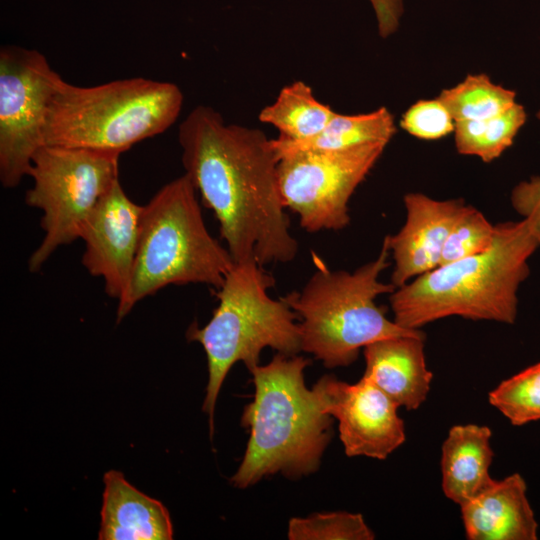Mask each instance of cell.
I'll list each match as a JSON object with an SVG mask.
<instances>
[{"mask_svg":"<svg viewBox=\"0 0 540 540\" xmlns=\"http://www.w3.org/2000/svg\"><path fill=\"white\" fill-rule=\"evenodd\" d=\"M178 140L185 174L214 213L234 263L292 261L298 243L290 233L271 139L199 105L179 125Z\"/></svg>","mask_w":540,"mask_h":540,"instance_id":"1","label":"cell"},{"mask_svg":"<svg viewBox=\"0 0 540 540\" xmlns=\"http://www.w3.org/2000/svg\"><path fill=\"white\" fill-rule=\"evenodd\" d=\"M495 230L488 250L437 266L396 288L389 298L393 320L407 329L451 316L514 323L519 286L540 247V227L527 216L498 223Z\"/></svg>","mask_w":540,"mask_h":540,"instance_id":"2","label":"cell"},{"mask_svg":"<svg viewBox=\"0 0 540 540\" xmlns=\"http://www.w3.org/2000/svg\"><path fill=\"white\" fill-rule=\"evenodd\" d=\"M309 364L304 357L278 353L268 364L249 370L255 394L243 410L241 424L250 437L230 478L235 487L247 488L276 473L297 478L318 469L331 436V416L305 385Z\"/></svg>","mask_w":540,"mask_h":540,"instance_id":"3","label":"cell"},{"mask_svg":"<svg viewBox=\"0 0 540 540\" xmlns=\"http://www.w3.org/2000/svg\"><path fill=\"white\" fill-rule=\"evenodd\" d=\"M390 255L384 239L378 256L353 272L331 270L314 257L316 271L308 282L282 297L301 320V351L327 368L346 367L375 341L422 332L401 327L376 304L378 296L396 289L379 279Z\"/></svg>","mask_w":540,"mask_h":540,"instance_id":"4","label":"cell"},{"mask_svg":"<svg viewBox=\"0 0 540 540\" xmlns=\"http://www.w3.org/2000/svg\"><path fill=\"white\" fill-rule=\"evenodd\" d=\"M234 261L208 231L197 191L184 174L143 205L140 235L128 289L117 322L138 303L169 285L201 283L220 288Z\"/></svg>","mask_w":540,"mask_h":540,"instance_id":"5","label":"cell"},{"mask_svg":"<svg viewBox=\"0 0 540 540\" xmlns=\"http://www.w3.org/2000/svg\"><path fill=\"white\" fill-rule=\"evenodd\" d=\"M254 261L234 263L223 284L216 289L218 306L209 322H196L186 332L187 340L202 345L208 365V383L203 411L214 431V410L222 384L236 362L250 370L259 365L261 351L270 347L293 356L301 351L299 323L287 302L272 299V275Z\"/></svg>","mask_w":540,"mask_h":540,"instance_id":"6","label":"cell"},{"mask_svg":"<svg viewBox=\"0 0 540 540\" xmlns=\"http://www.w3.org/2000/svg\"><path fill=\"white\" fill-rule=\"evenodd\" d=\"M180 88L143 77L81 87L61 78L51 98L45 144L121 153L165 132L179 117Z\"/></svg>","mask_w":540,"mask_h":540,"instance_id":"7","label":"cell"},{"mask_svg":"<svg viewBox=\"0 0 540 540\" xmlns=\"http://www.w3.org/2000/svg\"><path fill=\"white\" fill-rule=\"evenodd\" d=\"M120 154L45 144L32 158L26 192L28 206L42 211L44 236L28 260L39 271L63 245L79 239L82 224L103 195L118 180Z\"/></svg>","mask_w":540,"mask_h":540,"instance_id":"8","label":"cell"},{"mask_svg":"<svg viewBox=\"0 0 540 540\" xmlns=\"http://www.w3.org/2000/svg\"><path fill=\"white\" fill-rule=\"evenodd\" d=\"M387 144L332 151H296L278 158L284 206L308 232L341 230L350 222L348 203Z\"/></svg>","mask_w":540,"mask_h":540,"instance_id":"9","label":"cell"},{"mask_svg":"<svg viewBox=\"0 0 540 540\" xmlns=\"http://www.w3.org/2000/svg\"><path fill=\"white\" fill-rule=\"evenodd\" d=\"M44 54L5 45L0 49V181L14 188L28 176L32 158L45 145L44 130L61 79Z\"/></svg>","mask_w":540,"mask_h":540,"instance_id":"10","label":"cell"},{"mask_svg":"<svg viewBox=\"0 0 540 540\" xmlns=\"http://www.w3.org/2000/svg\"><path fill=\"white\" fill-rule=\"evenodd\" d=\"M312 390L321 409L338 420L347 456L383 460L405 442L400 407L367 378L348 384L324 375Z\"/></svg>","mask_w":540,"mask_h":540,"instance_id":"11","label":"cell"},{"mask_svg":"<svg viewBox=\"0 0 540 540\" xmlns=\"http://www.w3.org/2000/svg\"><path fill=\"white\" fill-rule=\"evenodd\" d=\"M143 205L132 201L119 179L98 201L79 232L82 265L101 277L105 293L119 302L126 294L138 248Z\"/></svg>","mask_w":540,"mask_h":540,"instance_id":"12","label":"cell"},{"mask_svg":"<svg viewBox=\"0 0 540 540\" xmlns=\"http://www.w3.org/2000/svg\"><path fill=\"white\" fill-rule=\"evenodd\" d=\"M465 205L462 199L436 200L422 193L404 196L405 223L384 238L394 261L391 283L396 288L439 265L449 232Z\"/></svg>","mask_w":540,"mask_h":540,"instance_id":"13","label":"cell"},{"mask_svg":"<svg viewBox=\"0 0 540 540\" xmlns=\"http://www.w3.org/2000/svg\"><path fill=\"white\" fill-rule=\"evenodd\" d=\"M469 540H536L538 523L519 473L493 480L460 506Z\"/></svg>","mask_w":540,"mask_h":540,"instance_id":"14","label":"cell"},{"mask_svg":"<svg viewBox=\"0 0 540 540\" xmlns=\"http://www.w3.org/2000/svg\"><path fill=\"white\" fill-rule=\"evenodd\" d=\"M425 334L381 339L363 348L367 378L399 407L416 410L426 400L433 379L424 351Z\"/></svg>","mask_w":540,"mask_h":540,"instance_id":"15","label":"cell"},{"mask_svg":"<svg viewBox=\"0 0 540 540\" xmlns=\"http://www.w3.org/2000/svg\"><path fill=\"white\" fill-rule=\"evenodd\" d=\"M99 540H171L167 508L130 484L120 471L103 476Z\"/></svg>","mask_w":540,"mask_h":540,"instance_id":"16","label":"cell"},{"mask_svg":"<svg viewBox=\"0 0 540 540\" xmlns=\"http://www.w3.org/2000/svg\"><path fill=\"white\" fill-rule=\"evenodd\" d=\"M488 426L454 425L441 451L442 490L452 502L463 505L494 479L489 469L494 458Z\"/></svg>","mask_w":540,"mask_h":540,"instance_id":"17","label":"cell"},{"mask_svg":"<svg viewBox=\"0 0 540 540\" xmlns=\"http://www.w3.org/2000/svg\"><path fill=\"white\" fill-rule=\"evenodd\" d=\"M396 132L386 107L355 115L336 113L317 135L303 140L271 139L277 158L296 151H332L371 143L388 144Z\"/></svg>","mask_w":540,"mask_h":540,"instance_id":"18","label":"cell"},{"mask_svg":"<svg viewBox=\"0 0 540 540\" xmlns=\"http://www.w3.org/2000/svg\"><path fill=\"white\" fill-rule=\"evenodd\" d=\"M334 114L308 84L298 80L285 85L275 101L260 111L258 119L276 128L280 138L295 141L319 134Z\"/></svg>","mask_w":540,"mask_h":540,"instance_id":"19","label":"cell"},{"mask_svg":"<svg viewBox=\"0 0 540 540\" xmlns=\"http://www.w3.org/2000/svg\"><path fill=\"white\" fill-rule=\"evenodd\" d=\"M526 119L525 108L516 102L505 112L488 119L455 122L456 149L462 155L491 162L513 144Z\"/></svg>","mask_w":540,"mask_h":540,"instance_id":"20","label":"cell"},{"mask_svg":"<svg viewBox=\"0 0 540 540\" xmlns=\"http://www.w3.org/2000/svg\"><path fill=\"white\" fill-rule=\"evenodd\" d=\"M437 98L455 122L488 119L517 102L514 90L494 83L486 74L468 75L457 85L442 90Z\"/></svg>","mask_w":540,"mask_h":540,"instance_id":"21","label":"cell"},{"mask_svg":"<svg viewBox=\"0 0 540 540\" xmlns=\"http://www.w3.org/2000/svg\"><path fill=\"white\" fill-rule=\"evenodd\" d=\"M488 401L514 426L540 420V362L502 381Z\"/></svg>","mask_w":540,"mask_h":540,"instance_id":"22","label":"cell"},{"mask_svg":"<svg viewBox=\"0 0 540 540\" xmlns=\"http://www.w3.org/2000/svg\"><path fill=\"white\" fill-rule=\"evenodd\" d=\"M290 540H372L373 531L359 513L345 511L314 513L292 518L288 524Z\"/></svg>","mask_w":540,"mask_h":540,"instance_id":"23","label":"cell"},{"mask_svg":"<svg viewBox=\"0 0 540 540\" xmlns=\"http://www.w3.org/2000/svg\"><path fill=\"white\" fill-rule=\"evenodd\" d=\"M495 232V225L479 210L465 205L449 232L438 266L488 250L494 242Z\"/></svg>","mask_w":540,"mask_h":540,"instance_id":"24","label":"cell"},{"mask_svg":"<svg viewBox=\"0 0 540 540\" xmlns=\"http://www.w3.org/2000/svg\"><path fill=\"white\" fill-rule=\"evenodd\" d=\"M400 127L418 139L431 141L453 133L455 121L438 98L424 99L404 112Z\"/></svg>","mask_w":540,"mask_h":540,"instance_id":"25","label":"cell"},{"mask_svg":"<svg viewBox=\"0 0 540 540\" xmlns=\"http://www.w3.org/2000/svg\"><path fill=\"white\" fill-rule=\"evenodd\" d=\"M540 120V109L537 112ZM511 202L524 217H532L540 227V177L520 182L511 193Z\"/></svg>","mask_w":540,"mask_h":540,"instance_id":"26","label":"cell"},{"mask_svg":"<svg viewBox=\"0 0 540 540\" xmlns=\"http://www.w3.org/2000/svg\"><path fill=\"white\" fill-rule=\"evenodd\" d=\"M376 15L379 35L387 38L399 27L404 6L403 0H369Z\"/></svg>","mask_w":540,"mask_h":540,"instance_id":"27","label":"cell"}]
</instances>
